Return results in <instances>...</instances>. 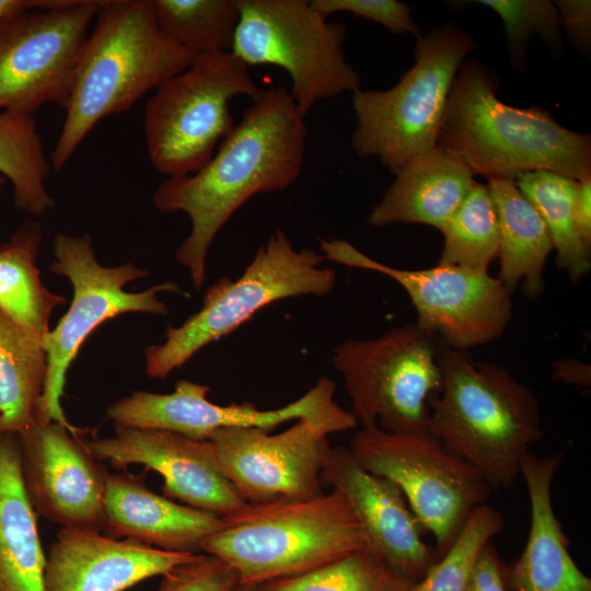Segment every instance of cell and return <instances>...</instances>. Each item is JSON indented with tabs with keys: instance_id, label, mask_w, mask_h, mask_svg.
Here are the masks:
<instances>
[{
	"instance_id": "cell-42",
	"label": "cell",
	"mask_w": 591,
	"mask_h": 591,
	"mask_svg": "<svg viewBox=\"0 0 591 591\" xmlns=\"http://www.w3.org/2000/svg\"><path fill=\"white\" fill-rule=\"evenodd\" d=\"M231 591H273L267 583L239 582Z\"/></svg>"
},
{
	"instance_id": "cell-34",
	"label": "cell",
	"mask_w": 591,
	"mask_h": 591,
	"mask_svg": "<svg viewBox=\"0 0 591 591\" xmlns=\"http://www.w3.org/2000/svg\"><path fill=\"white\" fill-rule=\"evenodd\" d=\"M493 9L502 20L507 36L510 63L524 71L526 49L533 35H537L551 48L561 45L559 13L549 0H477Z\"/></svg>"
},
{
	"instance_id": "cell-38",
	"label": "cell",
	"mask_w": 591,
	"mask_h": 591,
	"mask_svg": "<svg viewBox=\"0 0 591 591\" xmlns=\"http://www.w3.org/2000/svg\"><path fill=\"white\" fill-rule=\"evenodd\" d=\"M561 25L566 28L576 46L588 51L591 47V1L557 0L554 2Z\"/></svg>"
},
{
	"instance_id": "cell-23",
	"label": "cell",
	"mask_w": 591,
	"mask_h": 591,
	"mask_svg": "<svg viewBox=\"0 0 591 591\" xmlns=\"http://www.w3.org/2000/svg\"><path fill=\"white\" fill-rule=\"evenodd\" d=\"M473 177L457 155L437 146L395 173L394 182L369 213L368 223H420L442 231L473 187Z\"/></svg>"
},
{
	"instance_id": "cell-9",
	"label": "cell",
	"mask_w": 591,
	"mask_h": 591,
	"mask_svg": "<svg viewBox=\"0 0 591 591\" xmlns=\"http://www.w3.org/2000/svg\"><path fill=\"white\" fill-rule=\"evenodd\" d=\"M53 273L67 277L73 289L66 314L44 336L47 379L35 424L59 422L78 434L61 406L66 375L88 336L102 323L131 312L166 315L169 309L159 298L162 292L182 293L172 281L154 285L140 292L124 290L125 285L147 277L150 271L132 264L106 267L96 259L92 239L60 233L54 239Z\"/></svg>"
},
{
	"instance_id": "cell-6",
	"label": "cell",
	"mask_w": 591,
	"mask_h": 591,
	"mask_svg": "<svg viewBox=\"0 0 591 591\" xmlns=\"http://www.w3.org/2000/svg\"><path fill=\"white\" fill-rule=\"evenodd\" d=\"M471 34L453 23L417 38L414 66L383 91L352 93L356 128L351 148L361 158H378L392 173L437 147L453 80L474 49Z\"/></svg>"
},
{
	"instance_id": "cell-43",
	"label": "cell",
	"mask_w": 591,
	"mask_h": 591,
	"mask_svg": "<svg viewBox=\"0 0 591 591\" xmlns=\"http://www.w3.org/2000/svg\"><path fill=\"white\" fill-rule=\"evenodd\" d=\"M3 183H4V177L0 175V187L2 186Z\"/></svg>"
},
{
	"instance_id": "cell-22",
	"label": "cell",
	"mask_w": 591,
	"mask_h": 591,
	"mask_svg": "<svg viewBox=\"0 0 591 591\" xmlns=\"http://www.w3.org/2000/svg\"><path fill=\"white\" fill-rule=\"evenodd\" d=\"M564 453L522 460L531 506V525L520 557L508 566L511 591H591V579L573 561L568 538L552 501V483Z\"/></svg>"
},
{
	"instance_id": "cell-1",
	"label": "cell",
	"mask_w": 591,
	"mask_h": 591,
	"mask_svg": "<svg viewBox=\"0 0 591 591\" xmlns=\"http://www.w3.org/2000/svg\"><path fill=\"white\" fill-rule=\"evenodd\" d=\"M240 123L196 173L167 177L154 207L184 212L190 232L175 252L196 290L206 279L211 243L232 215L257 194L282 190L299 177L305 152V115L285 86L258 90Z\"/></svg>"
},
{
	"instance_id": "cell-27",
	"label": "cell",
	"mask_w": 591,
	"mask_h": 591,
	"mask_svg": "<svg viewBox=\"0 0 591 591\" xmlns=\"http://www.w3.org/2000/svg\"><path fill=\"white\" fill-rule=\"evenodd\" d=\"M42 234L37 222L26 221L0 246V309L45 336L53 311L66 300L50 292L40 279L36 258Z\"/></svg>"
},
{
	"instance_id": "cell-19",
	"label": "cell",
	"mask_w": 591,
	"mask_h": 591,
	"mask_svg": "<svg viewBox=\"0 0 591 591\" xmlns=\"http://www.w3.org/2000/svg\"><path fill=\"white\" fill-rule=\"evenodd\" d=\"M321 479L348 501L368 548L398 573L416 583L439 559L434 546L425 542L426 530L401 488L361 467L348 448L332 447Z\"/></svg>"
},
{
	"instance_id": "cell-26",
	"label": "cell",
	"mask_w": 591,
	"mask_h": 591,
	"mask_svg": "<svg viewBox=\"0 0 591 591\" xmlns=\"http://www.w3.org/2000/svg\"><path fill=\"white\" fill-rule=\"evenodd\" d=\"M44 336L0 309V431L18 436L36 422L46 379Z\"/></svg>"
},
{
	"instance_id": "cell-12",
	"label": "cell",
	"mask_w": 591,
	"mask_h": 591,
	"mask_svg": "<svg viewBox=\"0 0 591 591\" xmlns=\"http://www.w3.org/2000/svg\"><path fill=\"white\" fill-rule=\"evenodd\" d=\"M348 450L368 472L386 477L403 491L412 511L436 542L438 558L451 547L466 520L493 489L467 462L430 430L397 433L362 427Z\"/></svg>"
},
{
	"instance_id": "cell-21",
	"label": "cell",
	"mask_w": 591,
	"mask_h": 591,
	"mask_svg": "<svg viewBox=\"0 0 591 591\" xmlns=\"http://www.w3.org/2000/svg\"><path fill=\"white\" fill-rule=\"evenodd\" d=\"M225 526L223 518L178 503L140 479L108 473L104 532L175 553H202L205 541Z\"/></svg>"
},
{
	"instance_id": "cell-28",
	"label": "cell",
	"mask_w": 591,
	"mask_h": 591,
	"mask_svg": "<svg viewBox=\"0 0 591 591\" xmlns=\"http://www.w3.org/2000/svg\"><path fill=\"white\" fill-rule=\"evenodd\" d=\"M514 183L545 223L558 268L578 281L591 268V246L581 237L573 218L578 181L536 171L522 174Z\"/></svg>"
},
{
	"instance_id": "cell-2",
	"label": "cell",
	"mask_w": 591,
	"mask_h": 591,
	"mask_svg": "<svg viewBox=\"0 0 591 591\" xmlns=\"http://www.w3.org/2000/svg\"><path fill=\"white\" fill-rule=\"evenodd\" d=\"M498 77L464 61L450 89L437 146L488 181L515 182L547 171L578 182L591 178V137L570 130L546 111L519 108L497 96Z\"/></svg>"
},
{
	"instance_id": "cell-11",
	"label": "cell",
	"mask_w": 591,
	"mask_h": 591,
	"mask_svg": "<svg viewBox=\"0 0 591 591\" xmlns=\"http://www.w3.org/2000/svg\"><path fill=\"white\" fill-rule=\"evenodd\" d=\"M240 20L231 53L250 66L280 67L291 79L290 94L306 115L321 100L360 89L346 61L347 28L306 0H239Z\"/></svg>"
},
{
	"instance_id": "cell-16",
	"label": "cell",
	"mask_w": 591,
	"mask_h": 591,
	"mask_svg": "<svg viewBox=\"0 0 591 591\" xmlns=\"http://www.w3.org/2000/svg\"><path fill=\"white\" fill-rule=\"evenodd\" d=\"M329 433L306 419L273 434L224 428L209 439L223 476L248 503L308 500L324 495L321 472Z\"/></svg>"
},
{
	"instance_id": "cell-20",
	"label": "cell",
	"mask_w": 591,
	"mask_h": 591,
	"mask_svg": "<svg viewBox=\"0 0 591 591\" xmlns=\"http://www.w3.org/2000/svg\"><path fill=\"white\" fill-rule=\"evenodd\" d=\"M196 555L166 552L100 531L60 529L46 556L45 589L125 591Z\"/></svg>"
},
{
	"instance_id": "cell-36",
	"label": "cell",
	"mask_w": 591,
	"mask_h": 591,
	"mask_svg": "<svg viewBox=\"0 0 591 591\" xmlns=\"http://www.w3.org/2000/svg\"><path fill=\"white\" fill-rule=\"evenodd\" d=\"M313 9L327 18L338 12L368 19L383 25L392 34L422 35L412 15V7L397 0H312Z\"/></svg>"
},
{
	"instance_id": "cell-33",
	"label": "cell",
	"mask_w": 591,
	"mask_h": 591,
	"mask_svg": "<svg viewBox=\"0 0 591 591\" xmlns=\"http://www.w3.org/2000/svg\"><path fill=\"white\" fill-rule=\"evenodd\" d=\"M503 524L497 509L487 503L475 508L451 547L414 584L413 591H466L478 553Z\"/></svg>"
},
{
	"instance_id": "cell-10",
	"label": "cell",
	"mask_w": 591,
	"mask_h": 591,
	"mask_svg": "<svg viewBox=\"0 0 591 591\" xmlns=\"http://www.w3.org/2000/svg\"><path fill=\"white\" fill-rule=\"evenodd\" d=\"M416 324L333 349L351 413L362 427L397 433L430 430V398L442 387L440 346Z\"/></svg>"
},
{
	"instance_id": "cell-44",
	"label": "cell",
	"mask_w": 591,
	"mask_h": 591,
	"mask_svg": "<svg viewBox=\"0 0 591 591\" xmlns=\"http://www.w3.org/2000/svg\"><path fill=\"white\" fill-rule=\"evenodd\" d=\"M0 434H1V431H0Z\"/></svg>"
},
{
	"instance_id": "cell-29",
	"label": "cell",
	"mask_w": 591,
	"mask_h": 591,
	"mask_svg": "<svg viewBox=\"0 0 591 591\" xmlns=\"http://www.w3.org/2000/svg\"><path fill=\"white\" fill-rule=\"evenodd\" d=\"M49 170L50 161L33 116L1 112L0 174L11 182L20 210L38 217L54 206L45 184Z\"/></svg>"
},
{
	"instance_id": "cell-35",
	"label": "cell",
	"mask_w": 591,
	"mask_h": 591,
	"mask_svg": "<svg viewBox=\"0 0 591 591\" xmlns=\"http://www.w3.org/2000/svg\"><path fill=\"white\" fill-rule=\"evenodd\" d=\"M161 577L159 591H231L239 583V576L229 564L204 553Z\"/></svg>"
},
{
	"instance_id": "cell-31",
	"label": "cell",
	"mask_w": 591,
	"mask_h": 591,
	"mask_svg": "<svg viewBox=\"0 0 591 591\" xmlns=\"http://www.w3.org/2000/svg\"><path fill=\"white\" fill-rule=\"evenodd\" d=\"M439 265L488 273L498 256L499 227L488 186L474 183L464 201L442 229Z\"/></svg>"
},
{
	"instance_id": "cell-7",
	"label": "cell",
	"mask_w": 591,
	"mask_h": 591,
	"mask_svg": "<svg viewBox=\"0 0 591 591\" xmlns=\"http://www.w3.org/2000/svg\"><path fill=\"white\" fill-rule=\"evenodd\" d=\"M324 259L311 248L296 250L288 235L276 230L240 277H221L207 289L199 311L182 325L169 326L163 343L144 349L146 374L165 379L205 346L233 333L275 301L328 294L336 273L322 266Z\"/></svg>"
},
{
	"instance_id": "cell-39",
	"label": "cell",
	"mask_w": 591,
	"mask_h": 591,
	"mask_svg": "<svg viewBox=\"0 0 591 591\" xmlns=\"http://www.w3.org/2000/svg\"><path fill=\"white\" fill-rule=\"evenodd\" d=\"M573 218L581 237L591 246V178L577 184Z\"/></svg>"
},
{
	"instance_id": "cell-17",
	"label": "cell",
	"mask_w": 591,
	"mask_h": 591,
	"mask_svg": "<svg viewBox=\"0 0 591 591\" xmlns=\"http://www.w3.org/2000/svg\"><path fill=\"white\" fill-rule=\"evenodd\" d=\"M16 438L36 513L61 529L103 531L108 472L86 442L55 421L34 424Z\"/></svg>"
},
{
	"instance_id": "cell-25",
	"label": "cell",
	"mask_w": 591,
	"mask_h": 591,
	"mask_svg": "<svg viewBox=\"0 0 591 591\" xmlns=\"http://www.w3.org/2000/svg\"><path fill=\"white\" fill-rule=\"evenodd\" d=\"M487 186L499 227L498 279L511 293L521 282L524 296L537 298L544 291L543 273L553 250L546 225L514 182L488 181Z\"/></svg>"
},
{
	"instance_id": "cell-18",
	"label": "cell",
	"mask_w": 591,
	"mask_h": 591,
	"mask_svg": "<svg viewBox=\"0 0 591 591\" xmlns=\"http://www.w3.org/2000/svg\"><path fill=\"white\" fill-rule=\"evenodd\" d=\"M86 447L101 462L153 470L163 478V495L186 506L225 518L248 505L220 472L209 440L159 429L115 427L113 436L91 440Z\"/></svg>"
},
{
	"instance_id": "cell-37",
	"label": "cell",
	"mask_w": 591,
	"mask_h": 591,
	"mask_svg": "<svg viewBox=\"0 0 591 591\" xmlns=\"http://www.w3.org/2000/svg\"><path fill=\"white\" fill-rule=\"evenodd\" d=\"M466 591H511L508 566L493 540L488 541L478 553Z\"/></svg>"
},
{
	"instance_id": "cell-15",
	"label": "cell",
	"mask_w": 591,
	"mask_h": 591,
	"mask_svg": "<svg viewBox=\"0 0 591 591\" xmlns=\"http://www.w3.org/2000/svg\"><path fill=\"white\" fill-rule=\"evenodd\" d=\"M336 384L321 378L300 398L275 409H259L255 404L218 405L207 397L210 387L188 380L177 381L171 393L134 392L106 409L116 427L159 429L197 440H209L224 428L257 427L273 430L291 420L306 419L328 433L357 426L351 412L334 398Z\"/></svg>"
},
{
	"instance_id": "cell-4",
	"label": "cell",
	"mask_w": 591,
	"mask_h": 591,
	"mask_svg": "<svg viewBox=\"0 0 591 591\" xmlns=\"http://www.w3.org/2000/svg\"><path fill=\"white\" fill-rule=\"evenodd\" d=\"M441 391L429 401L430 431L493 490L508 489L543 438L533 392L508 370L440 345Z\"/></svg>"
},
{
	"instance_id": "cell-41",
	"label": "cell",
	"mask_w": 591,
	"mask_h": 591,
	"mask_svg": "<svg viewBox=\"0 0 591 591\" xmlns=\"http://www.w3.org/2000/svg\"><path fill=\"white\" fill-rule=\"evenodd\" d=\"M54 0H0V20L9 14L35 8H46Z\"/></svg>"
},
{
	"instance_id": "cell-32",
	"label": "cell",
	"mask_w": 591,
	"mask_h": 591,
	"mask_svg": "<svg viewBox=\"0 0 591 591\" xmlns=\"http://www.w3.org/2000/svg\"><path fill=\"white\" fill-rule=\"evenodd\" d=\"M266 583L273 591H413L415 584L369 548L313 571Z\"/></svg>"
},
{
	"instance_id": "cell-40",
	"label": "cell",
	"mask_w": 591,
	"mask_h": 591,
	"mask_svg": "<svg viewBox=\"0 0 591 591\" xmlns=\"http://www.w3.org/2000/svg\"><path fill=\"white\" fill-rule=\"evenodd\" d=\"M553 368L554 378L567 384L581 387L591 384V371L588 363L567 358L554 362Z\"/></svg>"
},
{
	"instance_id": "cell-13",
	"label": "cell",
	"mask_w": 591,
	"mask_h": 591,
	"mask_svg": "<svg viewBox=\"0 0 591 591\" xmlns=\"http://www.w3.org/2000/svg\"><path fill=\"white\" fill-rule=\"evenodd\" d=\"M103 0H54L0 20V109L33 115L67 105L78 60Z\"/></svg>"
},
{
	"instance_id": "cell-8",
	"label": "cell",
	"mask_w": 591,
	"mask_h": 591,
	"mask_svg": "<svg viewBox=\"0 0 591 591\" xmlns=\"http://www.w3.org/2000/svg\"><path fill=\"white\" fill-rule=\"evenodd\" d=\"M258 90L248 66L231 51L198 55L146 104L143 132L152 165L167 177L199 171L235 127L230 101L252 99Z\"/></svg>"
},
{
	"instance_id": "cell-5",
	"label": "cell",
	"mask_w": 591,
	"mask_h": 591,
	"mask_svg": "<svg viewBox=\"0 0 591 591\" xmlns=\"http://www.w3.org/2000/svg\"><path fill=\"white\" fill-rule=\"evenodd\" d=\"M223 520L202 553L229 564L239 582L300 576L368 548L361 524L335 489L308 500L248 503Z\"/></svg>"
},
{
	"instance_id": "cell-3",
	"label": "cell",
	"mask_w": 591,
	"mask_h": 591,
	"mask_svg": "<svg viewBox=\"0 0 591 591\" xmlns=\"http://www.w3.org/2000/svg\"><path fill=\"white\" fill-rule=\"evenodd\" d=\"M94 21L50 155L55 170L68 163L101 120L128 111L197 58L161 31L152 0H103Z\"/></svg>"
},
{
	"instance_id": "cell-24",
	"label": "cell",
	"mask_w": 591,
	"mask_h": 591,
	"mask_svg": "<svg viewBox=\"0 0 591 591\" xmlns=\"http://www.w3.org/2000/svg\"><path fill=\"white\" fill-rule=\"evenodd\" d=\"M45 568L18 438L0 434V591H46Z\"/></svg>"
},
{
	"instance_id": "cell-14",
	"label": "cell",
	"mask_w": 591,
	"mask_h": 591,
	"mask_svg": "<svg viewBox=\"0 0 591 591\" xmlns=\"http://www.w3.org/2000/svg\"><path fill=\"white\" fill-rule=\"evenodd\" d=\"M325 259L376 271L395 280L417 312L416 325L441 344L464 350L498 339L512 316L511 292L488 273L437 265L401 269L382 264L345 240H321Z\"/></svg>"
},
{
	"instance_id": "cell-30",
	"label": "cell",
	"mask_w": 591,
	"mask_h": 591,
	"mask_svg": "<svg viewBox=\"0 0 591 591\" xmlns=\"http://www.w3.org/2000/svg\"><path fill=\"white\" fill-rule=\"evenodd\" d=\"M161 31L195 55L231 51L239 0H152Z\"/></svg>"
}]
</instances>
